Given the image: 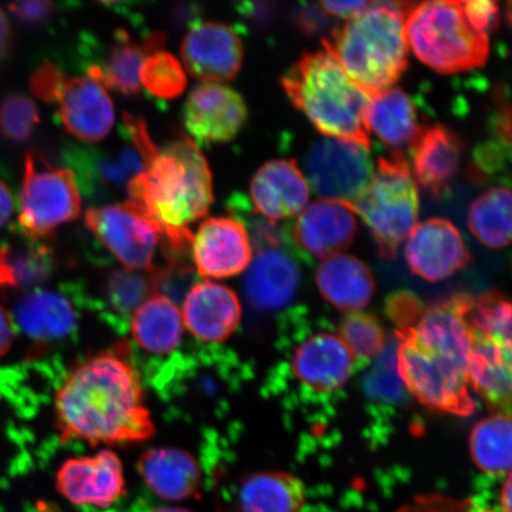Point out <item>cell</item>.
I'll return each mask as SVG.
<instances>
[{
	"instance_id": "cell-33",
	"label": "cell",
	"mask_w": 512,
	"mask_h": 512,
	"mask_svg": "<svg viewBox=\"0 0 512 512\" xmlns=\"http://www.w3.org/2000/svg\"><path fill=\"white\" fill-rule=\"evenodd\" d=\"M511 428V416L503 414H492L473 428L471 457L486 475L504 478L510 475Z\"/></svg>"
},
{
	"instance_id": "cell-22",
	"label": "cell",
	"mask_w": 512,
	"mask_h": 512,
	"mask_svg": "<svg viewBox=\"0 0 512 512\" xmlns=\"http://www.w3.org/2000/svg\"><path fill=\"white\" fill-rule=\"evenodd\" d=\"M253 208L266 219H292L306 208L310 188L296 160H271L261 166L251 183Z\"/></svg>"
},
{
	"instance_id": "cell-24",
	"label": "cell",
	"mask_w": 512,
	"mask_h": 512,
	"mask_svg": "<svg viewBox=\"0 0 512 512\" xmlns=\"http://www.w3.org/2000/svg\"><path fill=\"white\" fill-rule=\"evenodd\" d=\"M59 102L61 123L80 142H100L111 133L115 121L114 106L100 83L87 76L69 80Z\"/></svg>"
},
{
	"instance_id": "cell-37",
	"label": "cell",
	"mask_w": 512,
	"mask_h": 512,
	"mask_svg": "<svg viewBox=\"0 0 512 512\" xmlns=\"http://www.w3.org/2000/svg\"><path fill=\"white\" fill-rule=\"evenodd\" d=\"M140 85L155 98L172 100L184 92L187 76L174 55L158 51L146 57L140 69Z\"/></svg>"
},
{
	"instance_id": "cell-41",
	"label": "cell",
	"mask_w": 512,
	"mask_h": 512,
	"mask_svg": "<svg viewBox=\"0 0 512 512\" xmlns=\"http://www.w3.org/2000/svg\"><path fill=\"white\" fill-rule=\"evenodd\" d=\"M511 144L491 138L479 144L472 153L467 175L473 182L489 183L495 179L509 178Z\"/></svg>"
},
{
	"instance_id": "cell-3",
	"label": "cell",
	"mask_w": 512,
	"mask_h": 512,
	"mask_svg": "<svg viewBox=\"0 0 512 512\" xmlns=\"http://www.w3.org/2000/svg\"><path fill=\"white\" fill-rule=\"evenodd\" d=\"M414 2H371L322 40L344 72L369 96L393 87L408 67L406 19Z\"/></svg>"
},
{
	"instance_id": "cell-9",
	"label": "cell",
	"mask_w": 512,
	"mask_h": 512,
	"mask_svg": "<svg viewBox=\"0 0 512 512\" xmlns=\"http://www.w3.org/2000/svg\"><path fill=\"white\" fill-rule=\"evenodd\" d=\"M374 172L369 149L349 140L318 139L304 157L306 183L324 200L354 202Z\"/></svg>"
},
{
	"instance_id": "cell-51",
	"label": "cell",
	"mask_w": 512,
	"mask_h": 512,
	"mask_svg": "<svg viewBox=\"0 0 512 512\" xmlns=\"http://www.w3.org/2000/svg\"><path fill=\"white\" fill-rule=\"evenodd\" d=\"M14 214V198L11 191L3 181H0V227H3Z\"/></svg>"
},
{
	"instance_id": "cell-47",
	"label": "cell",
	"mask_w": 512,
	"mask_h": 512,
	"mask_svg": "<svg viewBox=\"0 0 512 512\" xmlns=\"http://www.w3.org/2000/svg\"><path fill=\"white\" fill-rule=\"evenodd\" d=\"M234 6L236 14L258 27L270 24L275 17V5L272 3L241 2L235 3Z\"/></svg>"
},
{
	"instance_id": "cell-23",
	"label": "cell",
	"mask_w": 512,
	"mask_h": 512,
	"mask_svg": "<svg viewBox=\"0 0 512 512\" xmlns=\"http://www.w3.org/2000/svg\"><path fill=\"white\" fill-rule=\"evenodd\" d=\"M355 357L337 335L320 332L294 351L292 370L297 379L317 393H332L350 380Z\"/></svg>"
},
{
	"instance_id": "cell-29",
	"label": "cell",
	"mask_w": 512,
	"mask_h": 512,
	"mask_svg": "<svg viewBox=\"0 0 512 512\" xmlns=\"http://www.w3.org/2000/svg\"><path fill=\"white\" fill-rule=\"evenodd\" d=\"M316 283L326 302L348 313L362 311L376 291L370 268L356 256L343 253L323 260Z\"/></svg>"
},
{
	"instance_id": "cell-54",
	"label": "cell",
	"mask_w": 512,
	"mask_h": 512,
	"mask_svg": "<svg viewBox=\"0 0 512 512\" xmlns=\"http://www.w3.org/2000/svg\"><path fill=\"white\" fill-rule=\"evenodd\" d=\"M152 512H192V511H190L188 509H184V508H179V507H160V508L153 510Z\"/></svg>"
},
{
	"instance_id": "cell-49",
	"label": "cell",
	"mask_w": 512,
	"mask_h": 512,
	"mask_svg": "<svg viewBox=\"0 0 512 512\" xmlns=\"http://www.w3.org/2000/svg\"><path fill=\"white\" fill-rule=\"evenodd\" d=\"M16 338L15 320L8 310L0 305V358L10 351Z\"/></svg>"
},
{
	"instance_id": "cell-26",
	"label": "cell",
	"mask_w": 512,
	"mask_h": 512,
	"mask_svg": "<svg viewBox=\"0 0 512 512\" xmlns=\"http://www.w3.org/2000/svg\"><path fill=\"white\" fill-rule=\"evenodd\" d=\"M300 286V271L290 255L279 248L259 249L248 267L245 293L261 311L283 309L292 303Z\"/></svg>"
},
{
	"instance_id": "cell-17",
	"label": "cell",
	"mask_w": 512,
	"mask_h": 512,
	"mask_svg": "<svg viewBox=\"0 0 512 512\" xmlns=\"http://www.w3.org/2000/svg\"><path fill=\"white\" fill-rule=\"evenodd\" d=\"M191 254L198 275L228 279L245 272L251 265L253 246L241 222L211 217L201 224L194 236Z\"/></svg>"
},
{
	"instance_id": "cell-32",
	"label": "cell",
	"mask_w": 512,
	"mask_h": 512,
	"mask_svg": "<svg viewBox=\"0 0 512 512\" xmlns=\"http://www.w3.org/2000/svg\"><path fill=\"white\" fill-rule=\"evenodd\" d=\"M131 334L140 348L153 355H168L181 345L182 312L175 300L156 293L133 312Z\"/></svg>"
},
{
	"instance_id": "cell-34",
	"label": "cell",
	"mask_w": 512,
	"mask_h": 512,
	"mask_svg": "<svg viewBox=\"0 0 512 512\" xmlns=\"http://www.w3.org/2000/svg\"><path fill=\"white\" fill-rule=\"evenodd\" d=\"M53 268V253L43 241L27 239L21 245L0 247V287L42 283Z\"/></svg>"
},
{
	"instance_id": "cell-25",
	"label": "cell",
	"mask_w": 512,
	"mask_h": 512,
	"mask_svg": "<svg viewBox=\"0 0 512 512\" xmlns=\"http://www.w3.org/2000/svg\"><path fill=\"white\" fill-rule=\"evenodd\" d=\"M137 470L152 494L166 502L187 501L202 488L201 465L183 448H152L140 456Z\"/></svg>"
},
{
	"instance_id": "cell-36",
	"label": "cell",
	"mask_w": 512,
	"mask_h": 512,
	"mask_svg": "<svg viewBox=\"0 0 512 512\" xmlns=\"http://www.w3.org/2000/svg\"><path fill=\"white\" fill-rule=\"evenodd\" d=\"M511 303L498 291L483 293L473 299L467 323L471 335L489 337L511 345Z\"/></svg>"
},
{
	"instance_id": "cell-46",
	"label": "cell",
	"mask_w": 512,
	"mask_h": 512,
	"mask_svg": "<svg viewBox=\"0 0 512 512\" xmlns=\"http://www.w3.org/2000/svg\"><path fill=\"white\" fill-rule=\"evenodd\" d=\"M296 22L299 29H302L305 35L315 36L330 29L332 31V23L329 15L326 14L322 6L318 4L302 5L297 10Z\"/></svg>"
},
{
	"instance_id": "cell-31",
	"label": "cell",
	"mask_w": 512,
	"mask_h": 512,
	"mask_svg": "<svg viewBox=\"0 0 512 512\" xmlns=\"http://www.w3.org/2000/svg\"><path fill=\"white\" fill-rule=\"evenodd\" d=\"M305 499V486L292 473H254L241 480L234 508L228 512H302Z\"/></svg>"
},
{
	"instance_id": "cell-45",
	"label": "cell",
	"mask_w": 512,
	"mask_h": 512,
	"mask_svg": "<svg viewBox=\"0 0 512 512\" xmlns=\"http://www.w3.org/2000/svg\"><path fill=\"white\" fill-rule=\"evenodd\" d=\"M9 9L22 22L35 25L48 23L59 11L53 2H17Z\"/></svg>"
},
{
	"instance_id": "cell-53",
	"label": "cell",
	"mask_w": 512,
	"mask_h": 512,
	"mask_svg": "<svg viewBox=\"0 0 512 512\" xmlns=\"http://www.w3.org/2000/svg\"><path fill=\"white\" fill-rule=\"evenodd\" d=\"M512 478L511 473L504 478L501 494H499V512H512Z\"/></svg>"
},
{
	"instance_id": "cell-4",
	"label": "cell",
	"mask_w": 512,
	"mask_h": 512,
	"mask_svg": "<svg viewBox=\"0 0 512 512\" xmlns=\"http://www.w3.org/2000/svg\"><path fill=\"white\" fill-rule=\"evenodd\" d=\"M292 104L325 137L370 147L366 112L370 96L351 81L329 51L305 53L280 79Z\"/></svg>"
},
{
	"instance_id": "cell-1",
	"label": "cell",
	"mask_w": 512,
	"mask_h": 512,
	"mask_svg": "<svg viewBox=\"0 0 512 512\" xmlns=\"http://www.w3.org/2000/svg\"><path fill=\"white\" fill-rule=\"evenodd\" d=\"M124 345L89 356L69 371L54 402L61 443L124 447L156 434L144 388Z\"/></svg>"
},
{
	"instance_id": "cell-2",
	"label": "cell",
	"mask_w": 512,
	"mask_h": 512,
	"mask_svg": "<svg viewBox=\"0 0 512 512\" xmlns=\"http://www.w3.org/2000/svg\"><path fill=\"white\" fill-rule=\"evenodd\" d=\"M124 203L144 219L166 227H188L206 216L213 196L207 159L184 134L159 149L127 187Z\"/></svg>"
},
{
	"instance_id": "cell-35",
	"label": "cell",
	"mask_w": 512,
	"mask_h": 512,
	"mask_svg": "<svg viewBox=\"0 0 512 512\" xmlns=\"http://www.w3.org/2000/svg\"><path fill=\"white\" fill-rule=\"evenodd\" d=\"M469 228L482 245L501 249L511 241V192L494 188L479 196L469 211Z\"/></svg>"
},
{
	"instance_id": "cell-8",
	"label": "cell",
	"mask_w": 512,
	"mask_h": 512,
	"mask_svg": "<svg viewBox=\"0 0 512 512\" xmlns=\"http://www.w3.org/2000/svg\"><path fill=\"white\" fill-rule=\"evenodd\" d=\"M19 228L25 238L43 241L63 223L78 219L81 197L73 172L53 168L29 153L19 200Z\"/></svg>"
},
{
	"instance_id": "cell-18",
	"label": "cell",
	"mask_w": 512,
	"mask_h": 512,
	"mask_svg": "<svg viewBox=\"0 0 512 512\" xmlns=\"http://www.w3.org/2000/svg\"><path fill=\"white\" fill-rule=\"evenodd\" d=\"M181 55L194 78L207 83L230 81L240 72L243 44L228 25L200 21L184 37Z\"/></svg>"
},
{
	"instance_id": "cell-5",
	"label": "cell",
	"mask_w": 512,
	"mask_h": 512,
	"mask_svg": "<svg viewBox=\"0 0 512 512\" xmlns=\"http://www.w3.org/2000/svg\"><path fill=\"white\" fill-rule=\"evenodd\" d=\"M408 47L440 74H458L483 67L490 55L489 35L466 17L462 2L415 4L406 19Z\"/></svg>"
},
{
	"instance_id": "cell-10",
	"label": "cell",
	"mask_w": 512,
	"mask_h": 512,
	"mask_svg": "<svg viewBox=\"0 0 512 512\" xmlns=\"http://www.w3.org/2000/svg\"><path fill=\"white\" fill-rule=\"evenodd\" d=\"M164 43L165 36L159 31H146L140 40H134L127 30L117 29L105 46L88 37L81 47L87 78L121 95H137L146 57L158 53Z\"/></svg>"
},
{
	"instance_id": "cell-16",
	"label": "cell",
	"mask_w": 512,
	"mask_h": 512,
	"mask_svg": "<svg viewBox=\"0 0 512 512\" xmlns=\"http://www.w3.org/2000/svg\"><path fill=\"white\" fill-rule=\"evenodd\" d=\"M351 203L320 200L306 207L290 226V240L311 258L342 254L354 241L358 224Z\"/></svg>"
},
{
	"instance_id": "cell-48",
	"label": "cell",
	"mask_w": 512,
	"mask_h": 512,
	"mask_svg": "<svg viewBox=\"0 0 512 512\" xmlns=\"http://www.w3.org/2000/svg\"><path fill=\"white\" fill-rule=\"evenodd\" d=\"M371 2L360 0V2H320L326 14L338 18L351 19L362 14L368 8Z\"/></svg>"
},
{
	"instance_id": "cell-40",
	"label": "cell",
	"mask_w": 512,
	"mask_h": 512,
	"mask_svg": "<svg viewBox=\"0 0 512 512\" xmlns=\"http://www.w3.org/2000/svg\"><path fill=\"white\" fill-rule=\"evenodd\" d=\"M150 279L134 271H115L107 279L105 293L115 312L130 315L152 294Z\"/></svg>"
},
{
	"instance_id": "cell-21",
	"label": "cell",
	"mask_w": 512,
	"mask_h": 512,
	"mask_svg": "<svg viewBox=\"0 0 512 512\" xmlns=\"http://www.w3.org/2000/svg\"><path fill=\"white\" fill-rule=\"evenodd\" d=\"M465 156V144L458 134L443 125L424 127L411 147L414 179L434 197H444Z\"/></svg>"
},
{
	"instance_id": "cell-50",
	"label": "cell",
	"mask_w": 512,
	"mask_h": 512,
	"mask_svg": "<svg viewBox=\"0 0 512 512\" xmlns=\"http://www.w3.org/2000/svg\"><path fill=\"white\" fill-rule=\"evenodd\" d=\"M174 21L178 24H187L191 28L192 25L202 21L200 18L201 9L198 4H179L174 9Z\"/></svg>"
},
{
	"instance_id": "cell-6",
	"label": "cell",
	"mask_w": 512,
	"mask_h": 512,
	"mask_svg": "<svg viewBox=\"0 0 512 512\" xmlns=\"http://www.w3.org/2000/svg\"><path fill=\"white\" fill-rule=\"evenodd\" d=\"M383 259L394 260L419 216V190L405 156L380 158L366 189L351 203Z\"/></svg>"
},
{
	"instance_id": "cell-12",
	"label": "cell",
	"mask_w": 512,
	"mask_h": 512,
	"mask_svg": "<svg viewBox=\"0 0 512 512\" xmlns=\"http://www.w3.org/2000/svg\"><path fill=\"white\" fill-rule=\"evenodd\" d=\"M126 142L128 144L114 150L67 145L63 152L64 162L88 200L100 201L127 194L128 183L145 170L142 156L127 139Z\"/></svg>"
},
{
	"instance_id": "cell-19",
	"label": "cell",
	"mask_w": 512,
	"mask_h": 512,
	"mask_svg": "<svg viewBox=\"0 0 512 512\" xmlns=\"http://www.w3.org/2000/svg\"><path fill=\"white\" fill-rule=\"evenodd\" d=\"M473 299L470 294H453L443 302L421 307L413 323L396 328H408L427 348L469 369L472 342L467 313Z\"/></svg>"
},
{
	"instance_id": "cell-44",
	"label": "cell",
	"mask_w": 512,
	"mask_h": 512,
	"mask_svg": "<svg viewBox=\"0 0 512 512\" xmlns=\"http://www.w3.org/2000/svg\"><path fill=\"white\" fill-rule=\"evenodd\" d=\"M463 9L470 23L478 31L489 35L494 31L499 23V6L496 2L488 0H472V2H462Z\"/></svg>"
},
{
	"instance_id": "cell-38",
	"label": "cell",
	"mask_w": 512,
	"mask_h": 512,
	"mask_svg": "<svg viewBox=\"0 0 512 512\" xmlns=\"http://www.w3.org/2000/svg\"><path fill=\"white\" fill-rule=\"evenodd\" d=\"M339 338L351 354L358 358H373L386 347V331L379 319L363 311L349 312L342 320Z\"/></svg>"
},
{
	"instance_id": "cell-11",
	"label": "cell",
	"mask_w": 512,
	"mask_h": 512,
	"mask_svg": "<svg viewBox=\"0 0 512 512\" xmlns=\"http://www.w3.org/2000/svg\"><path fill=\"white\" fill-rule=\"evenodd\" d=\"M86 228L128 271H152L160 247V229L123 204L87 210Z\"/></svg>"
},
{
	"instance_id": "cell-30",
	"label": "cell",
	"mask_w": 512,
	"mask_h": 512,
	"mask_svg": "<svg viewBox=\"0 0 512 512\" xmlns=\"http://www.w3.org/2000/svg\"><path fill=\"white\" fill-rule=\"evenodd\" d=\"M16 322L36 342H57L76 329L78 315L67 297L48 290L31 291L18 300Z\"/></svg>"
},
{
	"instance_id": "cell-39",
	"label": "cell",
	"mask_w": 512,
	"mask_h": 512,
	"mask_svg": "<svg viewBox=\"0 0 512 512\" xmlns=\"http://www.w3.org/2000/svg\"><path fill=\"white\" fill-rule=\"evenodd\" d=\"M40 124V113L29 96L10 94L0 101V134L12 143H24Z\"/></svg>"
},
{
	"instance_id": "cell-15",
	"label": "cell",
	"mask_w": 512,
	"mask_h": 512,
	"mask_svg": "<svg viewBox=\"0 0 512 512\" xmlns=\"http://www.w3.org/2000/svg\"><path fill=\"white\" fill-rule=\"evenodd\" d=\"M405 256L409 270L430 283L452 277L471 261L459 229L439 217L415 224L408 236Z\"/></svg>"
},
{
	"instance_id": "cell-13",
	"label": "cell",
	"mask_w": 512,
	"mask_h": 512,
	"mask_svg": "<svg viewBox=\"0 0 512 512\" xmlns=\"http://www.w3.org/2000/svg\"><path fill=\"white\" fill-rule=\"evenodd\" d=\"M248 110L245 100L234 89L203 83L192 89L185 101L182 119L196 145L228 143L245 126Z\"/></svg>"
},
{
	"instance_id": "cell-52",
	"label": "cell",
	"mask_w": 512,
	"mask_h": 512,
	"mask_svg": "<svg viewBox=\"0 0 512 512\" xmlns=\"http://www.w3.org/2000/svg\"><path fill=\"white\" fill-rule=\"evenodd\" d=\"M12 42V29L8 16L0 9V61L9 54Z\"/></svg>"
},
{
	"instance_id": "cell-27",
	"label": "cell",
	"mask_w": 512,
	"mask_h": 512,
	"mask_svg": "<svg viewBox=\"0 0 512 512\" xmlns=\"http://www.w3.org/2000/svg\"><path fill=\"white\" fill-rule=\"evenodd\" d=\"M470 387L494 414L511 416V345L471 335Z\"/></svg>"
},
{
	"instance_id": "cell-20",
	"label": "cell",
	"mask_w": 512,
	"mask_h": 512,
	"mask_svg": "<svg viewBox=\"0 0 512 512\" xmlns=\"http://www.w3.org/2000/svg\"><path fill=\"white\" fill-rule=\"evenodd\" d=\"M182 318L185 328L198 341L222 343L239 328L242 306L232 288L210 280L202 281L189 288Z\"/></svg>"
},
{
	"instance_id": "cell-14",
	"label": "cell",
	"mask_w": 512,
	"mask_h": 512,
	"mask_svg": "<svg viewBox=\"0 0 512 512\" xmlns=\"http://www.w3.org/2000/svg\"><path fill=\"white\" fill-rule=\"evenodd\" d=\"M56 489L74 505L110 508L126 494L123 463L110 450L70 458L57 471Z\"/></svg>"
},
{
	"instance_id": "cell-28",
	"label": "cell",
	"mask_w": 512,
	"mask_h": 512,
	"mask_svg": "<svg viewBox=\"0 0 512 512\" xmlns=\"http://www.w3.org/2000/svg\"><path fill=\"white\" fill-rule=\"evenodd\" d=\"M369 133H374L393 156H403L406 149L418 139L422 128L414 101L406 92L396 87L370 96L366 112Z\"/></svg>"
},
{
	"instance_id": "cell-42",
	"label": "cell",
	"mask_w": 512,
	"mask_h": 512,
	"mask_svg": "<svg viewBox=\"0 0 512 512\" xmlns=\"http://www.w3.org/2000/svg\"><path fill=\"white\" fill-rule=\"evenodd\" d=\"M30 88L38 99L55 104L59 101L66 87L67 76L63 69L55 63L43 62L30 76Z\"/></svg>"
},
{
	"instance_id": "cell-43",
	"label": "cell",
	"mask_w": 512,
	"mask_h": 512,
	"mask_svg": "<svg viewBox=\"0 0 512 512\" xmlns=\"http://www.w3.org/2000/svg\"><path fill=\"white\" fill-rule=\"evenodd\" d=\"M398 512H475V504L441 495L421 496Z\"/></svg>"
},
{
	"instance_id": "cell-7",
	"label": "cell",
	"mask_w": 512,
	"mask_h": 512,
	"mask_svg": "<svg viewBox=\"0 0 512 512\" xmlns=\"http://www.w3.org/2000/svg\"><path fill=\"white\" fill-rule=\"evenodd\" d=\"M399 338L398 370L408 392L421 405L457 416L476 412L469 369L427 348L408 328H396Z\"/></svg>"
}]
</instances>
